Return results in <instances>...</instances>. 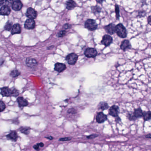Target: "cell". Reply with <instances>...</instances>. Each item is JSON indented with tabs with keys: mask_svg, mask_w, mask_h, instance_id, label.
Instances as JSON below:
<instances>
[{
	"mask_svg": "<svg viewBox=\"0 0 151 151\" xmlns=\"http://www.w3.org/2000/svg\"><path fill=\"white\" fill-rule=\"evenodd\" d=\"M115 26L113 24H110L105 26L104 29L106 32L110 35H113L115 33Z\"/></svg>",
	"mask_w": 151,
	"mask_h": 151,
	"instance_id": "16",
	"label": "cell"
},
{
	"mask_svg": "<svg viewBox=\"0 0 151 151\" xmlns=\"http://www.w3.org/2000/svg\"><path fill=\"white\" fill-rule=\"evenodd\" d=\"M26 15L29 19L34 20L37 18V11L34 9L32 8H29L27 10Z\"/></svg>",
	"mask_w": 151,
	"mask_h": 151,
	"instance_id": "8",
	"label": "cell"
},
{
	"mask_svg": "<svg viewBox=\"0 0 151 151\" xmlns=\"http://www.w3.org/2000/svg\"><path fill=\"white\" fill-rule=\"evenodd\" d=\"M133 114L134 115V116L137 119L143 117V112L141 108H139L137 109H135Z\"/></svg>",
	"mask_w": 151,
	"mask_h": 151,
	"instance_id": "22",
	"label": "cell"
},
{
	"mask_svg": "<svg viewBox=\"0 0 151 151\" xmlns=\"http://www.w3.org/2000/svg\"><path fill=\"white\" fill-rule=\"evenodd\" d=\"M35 26L36 23L34 20L28 19L25 23V28L27 29H33Z\"/></svg>",
	"mask_w": 151,
	"mask_h": 151,
	"instance_id": "12",
	"label": "cell"
},
{
	"mask_svg": "<svg viewBox=\"0 0 151 151\" xmlns=\"http://www.w3.org/2000/svg\"><path fill=\"white\" fill-rule=\"evenodd\" d=\"M147 22L149 25H151V16H149L147 18Z\"/></svg>",
	"mask_w": 151,
	"mask_h": 151,
	"instance_id": "40",
	"label": "cell"
},
{
	"mask_svg": "<svg viewBox=\"0 0 151 151\" xmlns=\"http://www.w3.org/2000/svg\"><path fill=\"white\" fill-rule=\"evenodd\" d=\"M115 13H116V17L117 20H118L119 17H120V10H119V6L116 4L115 6Z\"/></svg>",
	"mask_w": 151,
	"mask_h": 151,
	"instance_id": "28",
	"label": "cell"
},
{
	"mask_svg": "<svg viewBox=\"0 0 151 151\" xmlns=\"http://www.w3.org/2000/svg\"><path fill=\"white\" fill-rule=\"evenodd\" d=\"M131 48V45L129 41L127 40H123L120 45L121 49L124 51H125L126 50L130 49Z\"/></svg>",
	"mask_w": 151,
	"mask_h": 151,
	"instance_id": "18",
	"label": "cell"
},
{
	"mask_svg": "<svg viewBox=\"0 0 151 151\" xmlns=\"http://www.w3.org/2000/svg\"><path fill=\"white\" fill-rule=\"evenodd\" d=\"M66 34H67V32L65 31V30H63L60 31L59 33H58L57 36L58 37H63L65 36Z\"/></svg>",
	"mask_w": 151,
	"mask_h": 151,
	"instance_id": "30",
	"label": "cell"
},
{
	"mask_svg": "<svg viewBox=\"0 0 151 151\" xmlns=\"http://www.w3.org/2000/svg\"><path fill=\"white\" fill-rule=\"evenodd\" d=\"M71 140V138L70 137H64L60 138L59 140V141H69Z\"/></svg>",
	"mask_w": 151,
	"mask_h": 151,
	"instance_id": "36",
	"label": "cell"
},
{
	"mask_svg": "<svg viewBox=\"0 0 151 151\" xmlns=\"http://www.w3.org/2000/svg\"><path fill=\"white\" fill-rule=\"evenodd\" d=\"M54 47V46H50V47L48 48V49H51L52 48H53Z\"/></svg>",
	"mask_w": 151,
	"mask_h": 151,
	"instance_id": "46",
	"label": "cell"
},
{
	"mask_svg": "<svg viewBox=\"0 0 151 151\" xmlns=\"http://www.w3.org/2000/svg\"><path fill=\"white\" fill-rule=\"evenodd\" d=\"M45 138L49 140H52L53 139V137L52 136H47V137L46 136V137H45Z\"/></svg>",
	"mask_w": 151,
	"mask_h": 151,
	"instance_id": "42",
	"label": "cell"
},
{
	"mask_svg": "<svg viewBox=\"0 0 151 151\" xmlns=\"http://www.w3.org/2000/svg\"><path fill=\"white\" fill-rule=\"evenodd\" d=\"M6 109V105L4 101L0 100V112L4 111Z\"/></svg>",
	"mask_w": 151,
	"mask_h": 151,
	"instance_id": "29",
	"label": "cell"
},
{
	"mask_svg": "<svg viewBox=\"0 0 151 151\" xmlns=\"http://www.w3.org/2000/svg\"><path fill=\"white\" fill-rule=\"evenodd\" d=\"M13 2H14L13 0H5L4 3L5 4V5H7V6H12Z\"/></svg>",
	"mask_w": 151,
	"mask_h": 151,
	"instance_id": "32",
	"label": "cell"
},
{
	"mask_svg": "<svg viewBox=\"0 0 151 151\" xmlns=\"http://www.w3.org/2000/svg\"><path fill=\"white\" fill-rule=\"evenodd\" d=\"M119 113V108L117 105H113L109 109V113L110 115H111L113 117H116L118 116Z\"/></svg>",
	"mask_w": 151,
	"mask_h": 151,
	"instance_id": "9",
	"label": "cell"
},
{
	"mask_svg": "<svg viewBox=\"0 0 151 151\" xmlns=\"http://www.w3.org/2000/svg\"><path fill=\"white\" fill-rule=\"evenodd\" d=\"M23 4L21 1L16 0L13 2V3L12 5V8L14 11H18L21 10V9L23 7Z\"/></svg>",
	"mask_w": 151,
	"mask_h": 151,
	"instance_id": "10",
	"label": "cell"
},
{
	"mask_svg": "<svg viewBox=\"0 0 151 151\" xmlns=\"http://www.w3.org/2000/svg\"><path fill=\"white\" fill-rule=\"evenodd\" d=\"M115 32L117 36L121 38H125L127 36L126 29L122 24H119L115 26Z\"/></svg>",
	"mask_w": 151,
	"mask_h": 151,
	"instance_id": "2",
	"label": "cell"
},
{
	"mask_svg": "<svg viewBox=\"0 0 151 151\" xmlns=\"http://www.w3.org/2000/svg\"><path fill=\"white\" fill-rule=\"evenodd\" d=\"M143 117L144 120H145V121L149 120L151 119V112L150 111H147V112H143Z\"/></svg>",
	"mask_w": 151,
	"mask_h": 151,
	"instance_id": "26",
	"label": "cell"
},
{
	"mask_svg": "<svg viewBox=\"0 0 151 151\" xmlns=\"http://www.w3.org/2000/svg\"><path fill=\"white\" fill-rule=\"evenodd\" d=\"M40 146L39 145V143H37L36 144H35V145H33V148L35 150H37V151L40 150Z\"/></svg>",
	"mask_w": 151,
	"mask_h": 151,
	"instance_id": "38",
	"label": "cell"
},
{
	"mask_svg": "<svg viewBox=\"0 0 151 151\" xmlns=\"http://www.w3.org/2000/svg\"><path fill=\"white\" fill-rule=\"evenodd\" d=\"M6 137L9 140H11L14 141H17L18 138V136L17 135V132L16 131H10L9 134L6 135Z\"/></svg>",
	"mask_w": 151,
	"mask_h": 151,
	"instance_id": "15",
	"label": "cell"
},
{
	"mask_svg": "<svg viewBox=\"0 0 151 151\" xmlns=\"http://www.w3.org/2000/svg\"><path fill=\"white\" fill-rule=\"evenodd\" d=\"M71 27H72V26L71 24L67 23V24H65V25H64L63 26V29L64 30H67L68 29H71Z\"/></svg>",
	"mask_w": 151,
	"mask_h": 151,
	"instance_id": "31",
	"label": "cell"
},
{
	"mask_svg": "<svg viewBox=\"0 0 151 151\" xmlns=\"http://www.w3.org/2000/svg\"><path fill=\"white\" fill-rule=\"evenodd\" d=\"M21 32V25L18 24H16L13 25L12 29V34H20Z\"/></svg>",
	"mask_w": 151,
	"mask_h": 151,
	"instance_id": "20",
	"label": "cell"
},
{
	"mask_svg": "<svg viewBox=\"0 0 151 151\" xmlns=\"http://www.w3.org/2000/svg\"><path fill=\"white\" fill-rule=\"evenodd\" d=\"M108 104L105 102H101L99 105V109H101L102 110H106L109 108Z\"/></svg>",
	"mask_w": 151,
	"mask_h": 151,
	"instance_id": "25",
	"label": "cell"
},
{
	"mask_svg": "<svg viewBox=\"0 0 151 151\" xmlns=\"http://www.w3.org/2000/svg\"><path fill=\"white\" fill-rule=\"evenodd\" d=\"M107 116L103 112H99L97 114L96 116V121L98 123H102L105 122L107 120Z\"/></svg>",
	"mask_w": 151,
	"mask_h": 151,
	"instance_id": "14",
	"label": "cell"
},
{
	"mask_svg": "<svg viewBox=\"0 0 151 151\" xmlns=\"http://www.w3.org/2000/svg\"><path fill=\"white\" fill-rule=\"evenodd\" d=\"M66 69V66L62 63H57L55 65L54 70L59 73H61Z\"/></svg>",
	"mask_w": 151,
	"mask_h": 151,
	"instance_id": "17",
	"label": "cell"
},
{
	"mask_svg": "<svg viewBox=\"0 0 151 151\" xmlns=\"http://www.w3.org/2000/svg\"><path fill=\"white\" fill-rule=\"evenodd\" d=\"M116 117V120H115V121H116L117 123L119 122V121H120V120H120V118L119 117H118V116H117V117Z\"/></svg>",
	"mask_w": 151,
	"mask_h": 151,
	"instance_id": "41",
	"label": "cell"
},
{
	"mask_svg": "<svg viewBox=\"0 0 151 151\" xmlns=\"http://www.w3.org/2000/svg\"><path fill=\"white\" fill-rule=\"evenodd\" d=\"M91 9L92 13L95 15L99 14L101 12V8L99 6H92L91 7Z\"/></svg>",
	"mask_w": 151,
	"mask_h": 151,
	"instance_id": "23",
	"label": "cell"
},
{
	"mask_svg": "<svg viewBox=\"0 0 151 151\" xmlns=\"http://www.w3.org/2000/svg\"><path fill=\"white\" fill-rule=\"evenodd\" d=\"M0 94L3 97H17L19 95V91L15 88H10L7 86L0 88Z\"/></svg>",
	"mask_w": 151,
	"mask_h": 151,
	"instance_id": "1",
	"label": "cell"
},
{
	"mask_svg": "<svg viewBox=\"0 0 151 151\" xmlns=\"http://www.w3.org/2000/svg\"><path fill=\"white\" fill-rule=\"evenodd\" d=\"M76 109L74 108H71V109H70L68 110L67 113H70V114H75L76 113Z\"/></svg>",
	"mask_w": 151,
	"mask_h": 151,
	"instance_id": "34",
	"label": "cell"
},
{
	"mask_svg": "<svg viewBox=\"0 0 151 151\" xmlns=\"http://www.w3.org/2000/svg\"><path fill=\"white\" fill-rule=\"evenodd\" d=\"M5 0H0V6H2L4 4Z\"/></svg>",
	"mask_w": 151,
	"mask_h": 151,
	"instance_id": "44",
	"label": "cell"
},
{
	"mask_svg": "<svg viewBox=\"0 0 151 151\" xmlns=\"http://www.w3.org/2000/svg\"><path fill=\"white\" fill-rule=\"evenodd\" d=\"M146 15V12L144 11H142L140 12L139 13L138 17H145Z\"/></svg>",
	"mask_w": 151,
	"mask_h": 151,
	"instance_id": "33",
	"label": "cell"
},
{
	"mask_svg": "<svg viewBox=\"0 0 151 151\" xmlns=\"http://www.w3.org/2000/svg\"><path fill=\"white\" fill-rule=\"evenodd\" d=\"M78 59V56L74 53L70 54L66 57L67 63L71 65H75Z\"/></svg>",
	"mask_w": 151,
	"mask_h": 151,
	"instance_id": "4",
	"label": "cell"
},
{
	"mask_svg": "<svg viewBox=\"0 0 151 151\" xmlns=\"http://www.w3.org/2000/svg\"><path fill=\"white\" fill-rule=\"evenodd\" d=\"M21 75V72L17 69H14L10 72V76L12 78H17Z\"/></svg>",
	"mask_w": 151,
	"mask_h": 151,
	"instance_id": "24",
	"label": "cell"
},
{
	"mask_svg": "<svg viewBox=\"0 0 151 151\" xmlns=\"http://www.w3.org/2000/svg\"><path fill=\"white\" fill-rule=\"evenodd\" d=\"M20 132L22 133L25 134V135H29L30 132L31 128L29 127H23L22 126L19 129Z\"/></svg>",
	"mask_w": 151,
	"mask_h": 151,
	"instance_id": "21",
	"label": "cell"
},
{
	"mask_svg": "<svg viewBox=\"0 0 151 151\" xmlns=\"http://www.w3.org/2000/svg\"><path fill=\"white\" fill-rule=\"evenodd\" d=\"M136 118L134 116V115L133 114V113L130 114L129 115V120H136Z\"/></svg>",
	"mask_w": 151,
	"mask_h": 151,
	"instance_id": "37",
	"label": "cell"
},
{
	"mask_svg": "<svg viewBox=\"0 0 151 151\" xmlns=\"http://www.w3.org/2000/svg\"><path fill=\"white\" fill-rule=\"evenodd\" d=\"M112 42H113V39L112 38V37L109 35H105L102 37V39L101 43V44L103 45L105 47H108L112 44Z\"/></svg>",
	"mask_w": 151,
	"mask_h": 151,
	"instance_id": "7",
	"label": "cell"
},
{
	"mask_svg": "<svg viewBox=\"0 0 151 151\" xmlns=\"http://www.w3.org/2000/svg\"><path fill=\"white\" fill-rule=\"evenodd\" d=\"M17 101L18 104V106L20 108H22V109L24 107H26L29 105V102L23 97H18L17 98Z\"/></svg>",
	"mask_w": 151,
	"mask_h": 151,
	"instance_id": "11",
	"label": "cell"
},
{
	"mask_svg": "<svg viewBox=\"0 0 151 151\" xmlns=\"http://www.w3.org/2000/svg\"><path fill=\"white\" fill-rule=\"evenodd\" d=\"M25 63L27 66L32 69L35 68L38 64L37 60L32 58H27L25 60Z\"/></svg>",
	"mask_w": 151,
	"mask_h": 151,
	"instance_id": "6",
	"label": "cell"
},
{
	"mask_svg": "<svg viewBox=\"0 0 151 151\" xmlns=\"http://www.w3.org/2000/svg\"><path fill=\"white\" fill-rule=\"evenodd\" d=\"M85 27L89 31H94L98 28V24L94 20L89 19L85 22Z\"/></svg>",
	"mask_w": 151,
	"mask_h": 151,
	"instance_id": "3",
	"label": "cell"
},
{
	"mask_svg": "<svg viewBox=\"0 0 151 151\" xmlns=\"http://www.w3.org/2000/svg\"><path fill=\"white\" fill-rule=\"evenodd\" d=\"M67 9L69 10L74 9L77 6V4L74 0H67L66 2Z\"/></svg>",
	"mask_w": 151,
	"mask_h": 151,
	"instance_id": "19",
	"label": "cell"
},
{
	"mask_svg": "<svg viewBox=\"0 0 151 151\" xmlns=\"http://www.w3.org/2000/svg\"><path fill=\"white\" fill-rule=\"evenodd\" d=\"M97 54L98 52L94 48H87L84 52L85 56L87 58L95 57Z\"/></svg>",
	"mask_w": 151,
	"mask_h": 151,
	"instance_id": "5",
	"label": "cell"
},
{
	"mask_svg": "<svg viewBox=\"0 0 151 151\" xmlns=\"http://www.w3.org/2000/svg\"><path fill=\"white\" fill-rule=\"evenodd\" d=\"M13 123L15 124L18 125L19 124V121L18 119H14L13 120Z\"/></svg>",
	"mask_w": 151,
	"mask_h": 151,
	"instance_id": "39",
	"label": "cell"
},
{
	"mask_svg": "<svg viewBox=\"0 0 151 151\" xmlns=\"http://www.w3.org/2000/svg\"><path fill=\"white\" fill-rule=\"evenodd\" d=\"M13 23L11 22H8L5 26V29L7 31H11L13 28Z\"/></svg>",
	"mask_w": 151,
	"mask_h": 151,
	"instance_id": "27",
	"label": "cell"
},
{
	"mask_svg": "<svg viewBox=\"0 0 151 151\" xmlns=\"http://www.w3.org/2000/svg\"><path fill=\"white\" fill-rule=\"evenodd\" d=\"M105 0H96V1L98 2V3H99V4H101L102 2H103Z\"/></svg>",
	"mask_w": 151,
	"mask_h": 151,
	"instance_id": "43",
	"label": "cell"
},
{
	"mask_svg": "<svg viewBox=\"0 0 151 151\" xmlns=\"http://www.w3.org/2000/svg\"><path fill=\"white\" fill-rule=\"evenodd\" d=\"M98 136V135H97V134H92L90 136H87L86 137L89 139H93L94 138H95Z\"/></svg>",
	"mask_w": 151,
	"mask_h": 151,
	"instance_id": "35",
	"label": "cell"
},
{
	"mask_svg": "<svg viewBox=\"0 0 151 151\" xmlns=\"http://www.w3.org/2000/svg\"><path fill=\"white\" fill-rule=\"evenodd\" d=\"M145 137L147 138H151V134L149 133V134H147V135H146L145 136Z\"/></svg>",
	"mask_w": 151,
	"mask_h": 151,
	"instance_id": "45",
	"label": "cell"
},
{
	"mask_svg": "<svg viewBox=\"0 0 151 151\" xmlns=\"http://www.w3.org/2000/svg\"><path fill=\"white\" fill-rule=\"evenodd\" d=\"M11 13V9L10 6L4 5L0 9V15L3 16H8Z\"/></svg>",
	"mask_w": 151,
	"mask_h": 151,
	"instance_id": "13",
	"label": "cell"
}]
</instances>
